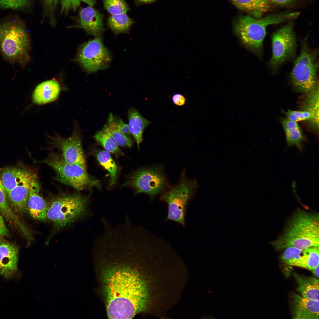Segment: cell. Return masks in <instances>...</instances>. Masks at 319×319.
I'll list each match as a JSON object with an SVG mask.
<instances>
[{
    "label": "cell",
    "instance_id": "1",
    "mask_svg": "<svg viewBox=\"0 0 319 319\" xmlns=\"http://www.w3.org/2000/svg\"><path fill=\"white\" fill-rule=\"evenodd\" d=\"M104 282L110 318H131L146 307V284L134 270L126 267L111 268L105 274Z\"/></svg>",
    "mask_w": 319,
    "mask_h": 319
},
{
    "label": "cell",
    "instance_id": "2",
    "mask_svg": "<svg viewBox=\"0 0 319 319\" xmlns=\"http://www.w3.org/2000/svg\"><path fill=\"white\" fill-rule=\"evenodd\" d=\"M319 218L317 213L297 209L288 220L281 235L270 244L276 250L289 247L305 250L319 246Z\"/></svg>",
    "mask_w": 319,
    "mask_h": 319
},
{
    "label": "cell",
    "instance_id": "3",
    "mask_svg": "<svg viewBox=\"0 0 319 319\" xmlns=\"http://www.w3.org/2000/svg\"><path fill=\"white\" fill-rule=\"evenodd\" d=\"M298 12L274 13L256 18L250 15H240L235 21V33L243 45L259 58L262 56L263 43L269 26L297 19Z\"/></svg>",
    "mask_w": 319,
    "mask_h": 319
},
{
    "label": "cell",
    "instance_id": "4",
    "mask_svg": "<svg viewBox=\"0 0 319 319\" xmlns=\"http://www.w3.org/2000/svg\"><path fill=\"white\" fill-rule=\"evenodd\" d=\"M30 40L24 26L12 21L0 24V53L12 64L24 67L30 61Z\"/></svg>",
    "mask_w": 319,
    "mask_h": 319
},
{
    "label": "cell",
    "instance_id": "5",
    "mask_svg": "<svg viewBox=\"0 0 319 319\" xmlns=\"http://www.w3.org/2000/svg\"><path fill=\"white\" fill-rule=\"evenodd\" d=\"M89 195L61 194L48 205L47 218L53 223L56 230L64 227L89 213Z\"/></svg>",
    "mask_w": 319,
    "mask_h": 319
},
{
    "label": "cell",
    "instance_id": "6",
    "mask_svg": "<svg viewBox=\"0 0 319 319\" xmlns=\"http://www.w3.org/2000/svg\"><path fill=\"white\" fill-rule=\"evenodd\" d=\"M318 50L310 48L306 41L303 42L290 75L292 87L297 92L306 93L318 85Z\"/></svg>",
    "mask_w": 319,
    "mask_h": 319
},
{
    "label": "cell",
    "instance_id": "7",
    "mask_svg": "<svg viewBox=\"0 0 319 319\" xmlns=\"http://www.w3.org/2000/svg\"><path fill=\"white\" fill-rule=\"evenodd\" d=\"M198 187L196 180L187 178L184 170L178 183L162 192L160 199L168 206L167 220L174 221L185 226L187 205Z\"/></svg>",
    "mask_w": 319,
    "mask_h": 319
},
{
    "label": "cell",
    "instance_id": "8",
    "mask_svg": "<svg viewBox=\"0 0 319 319\" xmlns=\"http://www.w3.org/2000/svg\"><path fill=\"white\" fill-rule=\"evenodd\" d=\"M45 164L56 173V180L79 191L90 187L96 182L88 174L86 165L66 162L60 154L51 152L45 159L37 161Z\"/></svg>",
    "mask_w": 319,
    "mask_h": 319
},
{
    "label": "cell",
    "instance_id": "9",
    "mask_svg": "<svg viewBox=\"0 0 319 319\" xmlns=\"http://www.w3.org/2000/svg\"><path fill=\"white\" fill-rule=\"evenodd\" d=\"M292 21H290L272 35V54L268 64L274 71L295 55L297 38Z\"/></svg>",
    "mask_w": 319,
    "mask_h": 319
},
{
    "label": "cell",
    "instance_id": "10",
    "mask_svg": "<svg viewBox=\"0 0 319 319\" xmlns=\"http://www.w3.org/2000/svg\"><path fill=\"white\" fill-rule=\"evenodd\" d=\"M168 184L163 168L157 166L138 170L125 185L134 188L135 194L144 193L152 199L164 191Z\"/></svg>",
    "mask_w": 319,
    "mask_h": 319
},
{
    "label": "cell",
    "instance_id": "11",
    "mask_svg": "<svg viewBox=\"0 0 319 319\" xmlns=\"http://www.w3.org/2000/svg\"><path fill=\"white\" fill-rule=\"evenodd\" d=\"M108 50L100 36H97L83 45L79 52L77 60L88 72H95L108 66L111 61Z\"/></svg>",
    "mask_w": 319,
    "mask_h": 319
},
{
    "label": "cell",
    "instance_id": "12",
    "mask_svg": "<svg viewBox=\"0 0 319 319\" xmlns=\"http://www.w3.org/2000/svg\"><path fill=\"white\" fill-rule=\"evenodd\" d=\"M49 137L51 147L61 152L60 155L66 162L86 165L81 140L78 132L75 131L70 137L66 138L57 134Z\"/></svg>",
    "mask_w": 319,
    "mask_h": 319
},
{
    "label": "cell",
    "instance_id": "13",
    "mask_svg": "<svg viewBox=\"0 0 319 319\" xmlns=\"http://www.w3.org/2000/svg\"><path fill=\"white\" fill-rule=\"evenodd\" d=\"M37 176L35 173L28 169L6 194L9 204L14 212L21 213L26 210L32 182Z\"/></svg>",
    "mask_w": 319,
    "mask_h": 319
},
{
    "label": "cell",
    "instance_id": "14",
    "mask_svg": "<svg viewBox=\"0 0 319 319\" xmlns=\"http://www.w3.org/2000/svg\"><path fill=\"white\" fill-rule=\"evenodd\" d=\"M40 187L37 176L32 182L26 210L34 219L45 222L48 220L47 215L48 204L40 194Z\"/></svg>",
    "mask_w": 319,
    "mask_h": 319
},
{
    "label": "cell",
    "instance_id": "15",
    "mask_svg": "<svg viewBox=\"0 0 319 319\" xmlns=\"http://www.w3.org/2000/svg\"><path fill=\"white\" fill-rule=\"evenodd\" d=\"M319 301L305 298L298 294L292 295L291 308L294 319H318Z\"/></svg>",
    "mask_w": 319,
    "mask_h": 319
},
{
    "label": "cell",
    "instance_id": "16",
    "mask_svg": "<svg viewBox=\"0 0 319 319\" xmlns=\"http://www.w3.org/2000/svg\"><path fill=\"white\" fill-rule=\"evenodd\" d=\"M79 26L88 34L99 36L104 31L103 16L92 7L84 8L79 13Z\"/></svg>",
    "mask_w": 319,
    "mask_h": 319
},
{
    "label": "cell",
    "instance_id": "17",
    "mask_svg": "<svg viewBox=\"0 0 319 319\" xmlns=\"http://www.w3.org/2000/svg\"><path fill=\"white\" fill-rule=\"evenodd\" d=\"M18 250L14 245L0 244V275L6 278L12 277L17 268Z\"/></svg>",
    "mask_w": 319,
    "mask_h": 319
},
{
    "label": "cell",
    "instance_id": "18",
    "mask_svg": "<svg viewBox=\"0 0 319 319\" xmlns=\"http://www.w3.org/2000/svg\"><path fill=\"white\" fill-rule=\"evenodd\" d=\"M60 86L56 80L47 81L39 84L35 88L32 95L33 102L43 105L53 101L58 97Z\"/></svg>",
    "mask_w": 319,
    "mask_h": 319
},
{
    "label": "cell",
    "instance_id": "19",
    "mask_svg": "<svg viewBox=\"0 0 319 319\" xmlns=\"http://www.w3.org/2000/svg\"><path fill=\"white\" fill-rule=\"evenodd\" d=\"M281 124L286 136L287 148L295 146L300 152L303 151V143L307 139L304 136L302 131L297 122L287 118L281 119Z\"/></svg>",
    "mask_w": 319,
    "mask_h": 319
},
{
    "label": "cell",
    "instance_id": "20",
    "mask_svg": "<svg viewBox=\"0 0 319 319\" xmlns=\"http://www.w3.org/2000/svg\"><path fill=\"white\" fill-rule=\"evenodd\" d=\"M297 289L303 297L312 300L319 301V283L318 279L306 277L297 273L293 274Z\"/></svg>",
    "mask_w": 319,
    "mask_h": 319
},
{
    "label": "cell",
    "instance_id": "21",
    "mask_svg": "<svg viewBox=\"0 0 319 319\" xmlns=\"http://www.w3.org/2000/svg\"><path fill=\"white\" fill-rule=\"evenodd\" d=\"M230 0L237 8L250 13L256 18L261 17L272 6L268 0Z\"/></svg>",
    "mask_w": 319,
    "mask_h": 319
},
{
    "label": "cell",
    "instance_id": "22",
    "mask_svg": "<svg viewBox=\"0 0 319 319\" xmlns=\"http://www.w3.org/2000/svg\"><path fill=\"white\" fill-rule=\"evenodd\" d=\"M128 126L130 132L136 141L138 147L143 140V134L150 123L143 118L135 108H132L128 111Z\"/></svg>",
    "mask_w": 319,
    "mask_h": 319
},
{
    "label": "cell",
    "instance_id": "23",
    "mask_svg": "<svg viewBox=\"0 0 319 319\" xmlns=\"http://www.w3.org/2000/svg\"><path fill=\"white\" fill-rule=\"evenodd\" d=\"M109 27L116 35L127 33L135 22L126 13L111 14L107 19Z\"/></svg>",
    "mask_w": 319,
    "mask_h": 319
},
{
    "label": "cell",
    "instance_id": "24",
    "mask_svg": "<svg viewBox=\"0 0 319 319\" xmlns=\"http://www.w3.org/2000/svg\"><path fill=\"white\" fill-rule=\"evenodd\" d=\"M306 96L302 104V110L310 112L312 114L315 126L319 128V86L306 93Z\"/></svg>",
    "mask_w": 319,
    "mask_h": 319
},
{
    "label": "cell",
    "instance_id": "25",
    "mask_svg": "<svg viewBox=\"0 0 319 319\" xmlns=\"http://www.w3.org/2000/svg\"><path fill=\"white\" fill-rule=\"evenodd\" d=\"M93 137L109 153H115L120 150L116 141L111 133L107 130L105 125L102 129L97 131Z\"/></svg>",
    "mask_w": 319,
    "mask_h": 319
},
{
    "label": "cell",
    "instance_id": "26",
    "mask_svg": "<svg viewBox=\"0 0 319 319\" xmlns=\"http://www.w3.org/2000/svg\"><path fill=\"white\" fill-rule=\"evenodd\" d=\"M284 249L285 250L281 257L283 262L291 266L304 268V250L292 247H289Z\"/></svg>",
    "mask_w": 319,
    "mask_h": 319
},
{
    "label": "cell",
    "instance_id": "27",
    "mask_svg": "<svg viewBox=\"0 0 319 319\" xmlns=\"http://www.w3.org/2000/svg\"><path fill=\"white\" fill-rule=\"evenodd\" d=\"M96 157L100 163L109 173L110 176V185L115 183L117 178V167L110 154L106 151L98 152Z\"/></svg>",
    "mask_w": 319,
    "mask_h": 319
},
{
    "label": "cell",
    "instance_id": "28",
    "mask_svg": "<svg viewBox=\"0 0 319 319\" xmlns=\"http://www.w3.org/2000/svg\"><path fill=\"white\" fill-rule=\"evenodd\" d=\"M283 112L286 118L289 119L296 122L306 121L310 126L316 130L313 115L309 111L305 110L300 111L289 110L287 111H283Z\"/></svg>",
    "mask_w": 319,
    "mask_h": 319
},
{
    "label": "cell",
    "instance_id": "29",
    "mask_svg": "<svg viewBox=\"0 0 319 319\" xmlns=\"http://www.w3.org/2000/svg\"><path fill=\"white\" fill-rule=\"evenodd\" d=\"M319 246L304 250V268L312 271L319 265Z\"/></svg>",
    "mask_w": 319,
    "mask_h": 319
},
{
    "label": "cell",
    "instance_id": "30",
    "mask_svg": "<svg viewBox=\"0 0 319 319\" xmlns=\"http://www.w3.org/2000/svg\"><path fill=\"white\" fill-rule=\"evenodd\" d=\"M105 8L111 14L126 13L129 8L124 0H103Z\"/></svg>",
    "mask_w": 319,
    "mask_h": 319
},
{
    "label": "cell",
    "instance_id": "31",
    "mask_svg": "<svg viewBox=\"0 0 319 319\" xmlns=\"http://www.w3.org/2000/svg\"><path fill=\"white\" fill-rule=\"evenodd\" d=\"M105 125L107 130L114 138L118 145L121 147H128L130 148L132 147L133 141L130 136L125 135L109 125Z\"/></svg>",
    "mask_w": 319,
    "mask_h": 319
},
{
    "label": "cell",
    "instance_id": "32",
    "mask_svg": "<svg viewBox=\"0 0 319 319\" xmlns=\"http://www.w3.org/2000/svg\"><path fill=\"white\" fill-rule=\"evenodd\" d=\"M108 124L128 136H130L131 135L128 125L125 123L121 119L114 118L112 113L109 115Z\"/></svg>",
    "mask_w": 319,
    "mask_h": 319
},
{
    "label": "cell",
    "instance_id": "33",
    "mask_svg": "<svg viewBox=\"0 0 319 319\" xmlns=\"http://www.w3.org/2000/svg\"><path fill=\"white\" fill-rule=\"evenodd\" d=\"M31 0H0V7L5 8L17 9L26 7Z\"/></svg>",
    "mask_w": 319,
    "mask_h": 319
},
{
    "label": "cell",
    "instance_id": "34",
    "mask_svg": "<svg viewBox=\"0 0 319 319\" xmlns=\"http://www.w3.org/2000/svg\"><path fill=\"white\" fill-rule=\"evenodd\" d=\"M308 0H268L271 5L286 8H293L304 4Z\"/></svg>",
    "mask_w": 319,
    "mask_h": 319
},
{
    "label": "cell",
    "instance_id": "35",
    "mask_svg": "<svg viewBox=\"0 0 319 319\" xmlns=\"http://www.w3.org/2000/svg\"><path fill=\"white\" fill-rule=\"evenodd\" d=\"M80 0H62L61 12H67L70 9L75 10L80 4Z\"/></svg>",
    "mask_w": 319,
    "mask_h": 319
},
{
    "label": "cell",
    "instance_id": "36",
    "mask_svg": "<svg viewBox=\"0 0 319 319\" xmlns=\"http://www.w3.org/2000/svg\"><path fill=\"white\" fill-rule=\"evenodd\" d=\"M45 7L47 11L52 16V19H53V16L55 8L58 0H43Z\"/></svg>",
    "mask_w": 319,
    "mask_h": 319
},
{
    "label": "cell",
    "instance_id": "37",
    "mask_svg": "<svg viewBox=\"0 0 319 319\" xmlns=\"http://www.w3.org/2000/svg\"><path fill=\"white\" fill-rule=\"evenodd\" d=\"M172 100L176 105L181 106L185 105L186 99L182 95L179 93L174 94L172 97Z\"/></svg>",
    "mask_w": 319,
    "mask_h": 319
},
{
    "label": "cell",
    "instance_id": "38",
    "mask_svg": "<svg viewBox=\"0 0 319 319\" xmlns=\"http://www.w3.org/2000/svg\"><path fill=\"white\" fill-rule=\"evenodd\" d=\"M2 169L0 168V205L8 201L6 194L0 178V173Z\"/></svg>",
    "mask_w": 319,
    "mask_h": 319
},
{
    "label": "cell",
    "instance_id": "39",
    "mask_svg": "<svg viewBox=\"0 0 319 319\" xmlns=\"http://www.w3.org/2000/svg\"><path fill=\"white\" fill-rule=\"evenodd\" d=\"M0 235L2 236L8 237L9 231L4 223L3 218L0 213Z\"/></svg>",
    "mask_w": 319,
    "mask_h": 319
},
{
    "label": "cell",
    "instance_id": "40",
    "mask_svg": "<svg viewBox=\"0 0 319 319\" xmlns=\"http://www.w3.org/2000/svg\"><path fill=\"white\" fill-rule=\"evenodd\" d=\"M87 4L89 6L93 7L96 3V0H80Z\"/></svg>",
    "mask_w": 319,
    "mask_h": 319
},
{
    "label": "cell",
    "instance_id": "41",
    "mask_svg": "<svg viewBox=\"0 0 319 319\" xmlns=\"http://www.w3.org/2000/svg\"><path fill=\"white\" fill-rule=\"evenodd\" d=\"M138 2L143 4H149L154 2L157 0H136Z\"/></svg>",
    "mask_w": 319,
    "mask_h": 319
},
{
    "label": "cell",
    "instance_id": "42",
    "mask_svg": "<svg viewBox=\"0 0 319 319\" xmlns=\"http://www.w3.org/2000/svg\"><path fill=\"white\" fill-rule=\"evenodd\" d=\"M319 265L316 268H314L312 270L313 273L315 275V276L318 279L319 278Z\"/></svg>",
    "mask_w": 319,
    "mask_h": 319
},
{
    "label": "cell",
    "instance_id": "43",
    "mask_svg": "<svg viewBox=\"0 0 319 319\" xmlns=\"http://www.w3.org/2000/svg\"><path fill=\"white\" fill-rule=\"evenodd\" d=\"M1 243V239L0 237V244Z\"/></svg>",
    "mask_w": 319,
    "mask_h": 319
}]
</instances>
